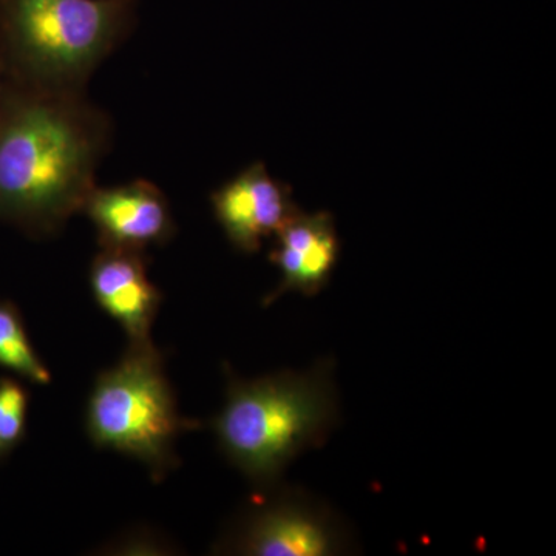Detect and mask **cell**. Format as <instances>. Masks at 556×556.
<instances>
[{
  "instance_id": "5b68a950",
  "label": "cell",
  "mask_w": 556,
  "mask_h": 556,
  "mask_svg": "<svg viewBox=\"0 0 556 556\" xmlns=\"http://www.w3.org/2000/svg\"><path fill=\"white\" fill-rule=\"evenodd\" d=\"M345 547L346 535L327 508L299 490H281L244 511L214 554L329 556Z\"/></svg>"
},
{
  "instance_id": "52a82bcc",
  "label": "cell",
  "mask_w": 556,
  "mask_h": 556,
  "mask_svg": "<svg viewBox=\"0 0 556 556\" xmlns=\"http://www.w3.org/2000/svg\"><path fill=\"white\" fill-rule=\"evenodd\" d=\"M215 219L241 254H257L263 240L276 236L295 212L291 186L270 177L257 161L211 193Z\"/></svg>"
},
{
  "instance_id": "8992f818",
  "label": "cell",
  "mask_w": 556,
  "mask_h": 556,
  "mask_svg": "<svg viewBox=\"0 0 556 556\" xmlns=\"http://www.w3.org/2000/svg\"><path fill=\"white\" fill-rule=\"evenodd\" d=\"M80 214L94 226L102 249L148 252L169 243L177 233L169 200L148 179L109 188L94 186Z\"/></svg>"
},
{
  "instance_id": "7a4b0ae2",
  "label": "cell",
  "mask_w": 556,
  "mask_h": 556,
  "mask_svg": "<svg viewBox=\"0 0 556 556\" xmlns=\"http://www.w3.org/2000/svg\"><path fill=\"white\" fill-rule=\"evenodd\" d=\"M338 424V390L327 358L309 371L251 380L228 368L226 402L211 427L230 466L268 492L289 464L321 447Z\"/></svg>"
},
{
  "instance_id": "277c9868",
  "label": "cell",
  "mask_w": 556,
  "mask_h": 556,
  "mask_svg": "<svg viewBox=\"0 0 556 556\" xmlns=\"http://www.w3.org/2000/svg\"><path fill=\"white\" fill-rule=\"evenodd\" d=\"M164 364L153 343L127 346L118 364L98 375L86 412L91 444L139 460L156 484L179 466V437L201 428L179 413Z\"/></svg>"
},
{
  "instance_id": "ba28073f",
  "label": "cell",
  "mask_w": 556,
  "mask_h": 556,
  "mask_svg": "<svg viewBox=\"0 0 556 556\" xmlns=\"http://www.w3.org/2000/svg\"><path fill=\"white\" fill-rule=\"evenodd\" d=\"M146 252L102 249L90 266L94 302L126 332L130 346L150 345L164 295L150 280Z\"/></svg>"
},
{
  "instance_id": "6da1fadb",
  "label": "cell",
  "mask_w": 556,
  "mask_h": 556,
  "mask_svg": "<svg viewBox=\"0 0 556 556\" xmlns=\"http://www.w3.org/2000/svg\"><path fill=\"white\" fill-rule=\"evenodd\" d=\"M112 139L109 116L84 93L7 79L0 109V222L56 236L97 186Z\"/></svg>"
},
{
  "instance_id": "9c48e42d",
  "label": "cell",
  "mask_w": 556,
  "mask_h": 556,
  "mask_svg": "<svg viewBox=\"0 0 556 556\" xmlns=\"http://www.w3.org/2000/svg\"><path fill=\"white\" fill-rule=\"evenodd\" d=\"M276 237L269 260L280 269L281 280L263 299V306L273 305L287 292L314 298L328 287L342 248L331 212L306 214L299 208Z\"/></svg>"
},
{
  "instance_id": "8fae6325",
  "label": "cell",
  "mask_w": 556,
  "mask_h": 556,
  "mask_svg": "<svg viewBox=\"0 0 556 556\" xmlns=\"http://www.w3.org/2000/svg\"><path fill=\"white\" fill-rule=\"evenodd\" d=\"M30 391L20 380L0 378V463L27 437Z\"/></svg>"
},
{
  "instance_id": "3957f363",
  "label": "cell",
  "mask_w": 556,
  "mask_h": 556,
  "mask_svg": "<svg viewBox=\"0 0 556 556\" xmlns=\"http://www.w3.org/2000/svg\"><path fill=\"white\" fill-rule=\"evenodd\" d=\"M135 0H0L7 78L33 89L84 93L126 38Z\"/></svg>"
},
{
  "instance_id": "7c38bea8",
  "label": "cell",
  "mask_w": 556,
  "mask_h": 556,
  "mask_svg": "<svg viewBox=\"0 0 556 556\" xmlns=\"http://www.w3.org/2000/svg\"><path fill=\"white\" fill-rule=\"evenodd\" d=\"M7 72L3 65L2 54H0V109H2L3 94H5Z\"/></svg>"
},
{
  "instance_id": "30bf717a",
  "label": "cell",
  "mask_w": 556,
  "mask_h": 556,
  "mask_svg": "<svg viewBox=\"0 0 556 556\" xmlns=\"http://www.w3.org/2000/svg\"><path fill=\"white\" fill-rule=\"evenodd\" d=\"M0 368L35 386H50L53 379L33 346L20 308L10 300H0Z\"/></svg>"
}]
</instances>
